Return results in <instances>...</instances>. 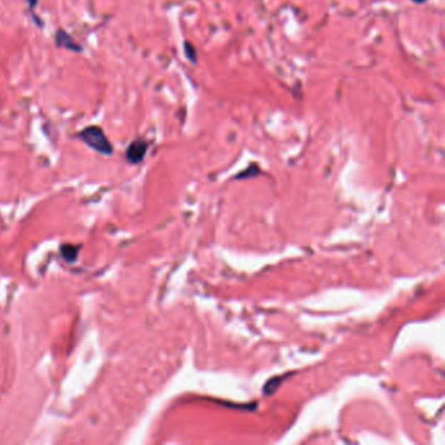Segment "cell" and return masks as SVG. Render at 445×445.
<instances>
[{"instance_id": "cell-1", "label": "cell", "mask_w": 445, "mask_h": 445, "mask_svg": "<svg viewBox=\"0 0 445 445\" xmlns=\"http://www.w3.org/2000/svg\"><path fill=\"white\" fill-rule=\"evenodd\" d=\"M77 139L88 145L91 151H97L102 156H111L114 153L113 144L109 140L102 127L91 124L77 134Z\"/></svg>"}, {"instance_id": "cell-2", "label": "cell", "mask_w": 445, "mask_h": 445, "mask_svg": "<svg viewBox=\"0 0 445 445\" xmlns=\"http://www.w3.org/2000/svg\"><path fill=\"white\" fill-rule=\"evenodd\" d=\"M54 45L56 46L58 49H63V50L71 51V53H84V46L69 31H66L63 28H59L55 31Z\"/></svg>"}, {"instance_id": "cell-3", "label": "cell", "mask_w": 445, "mask_h": 445, "mask_svg": "<svg viewBox=\"0 0 445 445\" xmlns=\"http://www.w3.org/2000/svg\"><path fill=\"white\" fill-rule=\"evenodd\" d=\"M149 151V143L143 137H137L129 143L126 149V159L131 165H137L143 162L146 153Z\"/></svg>"}, {"instance_id": "cell-4", "label": "cell", "mask_w": 445, "mask_h": 445, "mask_svg": "<svg viewBox=\"0 0 445 445\" xmlns=\"http://www.w3.org/2000/svg\"><path fill=\"white\" fill-rule=\"evenodd\" d=\"M77 254H79V247L69 246V244L61 247V256H63V259H64L66 261H69V263H74V261H75Z\"/></svg>"}, {"instance_id": "cell-5", "label": "cell", "mask_w": 445, "mask_h": 445, "mask_svg": "<svg viewBox=\"0 0 445 445\" xmlns=\"http://www.w3.org/2000/svg\"><path fill=\"white\" fill-rule=\"evenodd\" d=\"M26 4H28V11H29L31 19H33V23L36 24L38 28H44V23H42L41 17L36 14V8H37L38 6V0H26Z\"/></svg>"}, {"instance_id": "cell-6", "label": "cell", "mask_w": 445, "mask_h": 445, "mask_svg": "<svg viewBox=\"0 0 445 445\" xmlns=\"http://www.w3.org/2000/svg\"><path fill=\"white\" fill-rule=\"evenodd\" d=\"M183 47H184V55H186V58H187L192 64H196L197 54L195 46L191 45L189 42H184V46H183Z\"/></svg>"}, {"instance_id": "cell-7", "label": "cell", "mask_w": 445, "mask_h": 445, "mask_svg": "<svg viewBox=\"0 0 445 445\" xmlns=\"http://www.w3.org/2000/svg\"><path fill=\"white\" fill-rule=\"evenodd\" d=\"M413 1H414V3H416V4H423V3H426L427 0H413Z\"/></svg>"}]
</instances>
